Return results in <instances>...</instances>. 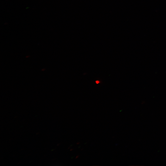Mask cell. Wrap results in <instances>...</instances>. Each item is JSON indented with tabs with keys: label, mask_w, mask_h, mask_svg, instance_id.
Here are the masks:
<instances>
[{
	"label": "cell",
	"mask_w": 166,
	"mask_h": 166,
	"mask_svg": "<svg viewBox=\"0 0 166 166\" xmlns=\"http://www.w3.org/2000/svg\"><path fill=\"white\" fill-rule=\"evenodd\" d=\"M96 83H97V84H98L99 83V81H96Z\"/></svg>",
	"instance_id": "cell-1"
}]
</instances>
